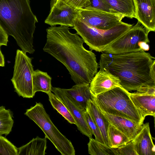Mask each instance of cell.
Returning <instances> with one entry per match:
<instances>
[{
	"label": "cell",
	"instance_id": "9",
	"mask_svg": "<svg viewBox=\"0 0 155 155\" xmlns=\"http://www.w3.org/2000/svg\"><path fill=\"white\" fill-rule=\"evenodd\" d=\"M124 17L119 13L100 11L89 6L80 10L78 16L88 25L103 30L108 29L117 25Z\"/></svg>",
	"mask_w": 155,
	"mask_h": 155
},
{
	"label": "cell",
	"instance_id": "33",
	"mask_svg": "<svg viewBox=\"0 0 155 155\" xmlns=\"http://www.w3.org/2000/svg\"><path fill=\"white\" fill-rule=\"evenodd\" d=\"M139 46L141 49L144 51L149 50L150 46L148 43L145 41H141L139 44Z\"/></svg>",
	"mask_w": 155,
	"mask_h": 155
},
{
	"label": "cell",
	"instance_id": "32",
	"mask_svg": "<svg viewBox=\"0 0 155 155\" xmlns=\"http://www.w3.org/2000/svg\"><path fill=\"white\" fill-rule=\"evenodd\" d=\"M8 35L0 25V45L7 46Z\"/></svg>",
	"mask_w": 155,
	"mask_h": 155
},
{
	"label": "cell",
	"instance_id": "24",
	"mask_svg": "<svg viewBox=\"0 0 155 155\" xmlns=\"http://www.w3.org/2000/svg\"><path fill=\"white\" fill-rule=\"evenodd\" d=\"M46 94L53 107L70 124H75V121L72 115L63 103L51 91Z\"/></svg>",
	"mask_w": 155,
	"mask_h": 155
},
{
	"label": "cell",
	"instance_id": "5",
	"mask_svg": "<svg viewBox=\"0 0 155 155\" xmlns=\"http://www.w3.org/2000/svg\"><path fill=\"white\" fill-rule=\"evenodd\" d=\"M132 26L131 24L122 21L108 29H99L88 25L78 17L72 28L77 31L91 50L102 52L107 47Z\"/></svg>",
	"mask_w": 155,
	"mask_h": 155
},
{
	"label": "cell",
	"instance_id": "16",
	"mask_svg": "<svg viewBox=\"0 0 155 155\" xmlns=\"http://www.w3.org/2000/svg\"><path fill=\"white\" fill-rule=\"evenodd\" d=\"M100 110L110 124L125 134L131 141L139 131L143 125L126 118L110 114Z\"/></svg>",
	"mask_w": 155,
	"mask_h": 155
},
{
	"label": "cell",
	"instance_id": "10",
	"mask_svg": "<svg viewBox=\"0 0 155 155\" xmlns=\"http://www.w3.org/2000/svg\"><path fill=\"white\" fill-rule=\"evenodd\" d=\"M79 11L59 1H56L51 7L49 14L45 22L51 26L60 25L73 27L78 17Z\"/></svg>",
	"mask_w": 155,
	"mask_h": 155
},
{
	"label": "cell",
	"instance_id": "31",
	"mask_svg": "<svg viewBox=\"0 0 155 155\" xmlns=\"http://www.w3.org/2000/svg\"><path fill=\"white\" fill-rule=\"evenodd\" d=\"M136 93L142 94L155 95V86L142 87L138 89Z\"/></svg>",
	"mask_w": 155,
	"mask_h": 155
},
{
	"label": "cell",
	"instance_id": "12",
	"mask_svg": "<svg viewBox=\"0 0 155 155\" xmlns=\"http://www.w3.org/2000/svg\"><path fill=\"white\" fill-rule=\"evenodd\" d=\"M135 17L149 32L155 31V0H134Z\"/></svg>",
	"mask_w": 155,
	"mask_h": 155
},
{
	"label": "cell",
	"instance_id": "17",
	"mask_svg": "<svg viewBox=\"0 0 155 155\" xmlns=\"http://www.w3.org/2000/svg\"><path fill=\"white\" fill-rule=\"evenodd\" d=\"M134 106L145 119L147 116H155V95L129 93Z\"/></svg>",
	"mask_w": 155,
	"mask_h": 155
},
{
	"label": "cell",
	"instance_id": "2",
	"mask_svg": "<svg viewBox=\"0 0 155 155\" xmlns=\"http://www.w3.org/2000/svg\"><path fill=\"white\" fill-rule=\"evenodd\" d=\"M98 64L100 69L117 77L121 87L128 91L155 86V58L142 50L118 54L103 53Z\"/></svg>",
	"mask_w": 155,
	"mask_h": 155
},
{
	"label": "cell",
	"instance_id": "19",
	"mask_svg": "<svg viewBox=\"0 0 155 155\" xmlns=\"http://www.w3.org/2000/svg\"><path fill=\"white\" fill-rule=\"evenodd\" d=\"M47 138L38 136L18 148V155H45L47 149Z\"/></svg>",
	"mask_w": 155,
	"mask_h": 155
},
{
	"label": "cell",
	"instance_id": "18",
	"mask_svg": "<svg viewBox=\"0 0 155 155\" xmlns=\"http://www.w3.org/2000/svg\"><path fill=\"white\" fill-rule=\"evenodd\" d=\"M85 110L100 130L104 144L108 146L107 132L110 124L108 120L92 100L88 101Z\"/></svg>",
	"mask_w": 155,
	"mask_h": 155
},
{
	"label": "cell",
	"instance_id": "27",
	"mask_svg": "<svg viewBox=\"0 0 155 155\" xmlns=\"http://www.w3.org/2000/svg\"><path fill=\"white\" fill-rule=\"evenodd\" d=\"M84 114L88 125L92 134L95 137V139L99 142L104 144L101 131L96 123L86 110L84 112Z\"/></svg>",
	"mask_w": 155,
	"mask_h": 155
},
{
	"label": "cell",
	"instance_id": "15",
	"mask_svg": "<svg viewBox=\"0 0 155 155\" xmlns=\"http://www.w3.org/2000/svg\"><path fill=\"white\" fill-rule=\"evenodd\" d=\"M62 89L78 106L85 110L88 101L92 100L94 97L90 91L89 84L87 83L76 84L71 88Z\"/></svg>",
	"mask_w": 155,
	"mask_h": 155
},
{
	"label": "cell",
	"instance_id": "30",
	"mask_svg": "<svg viewBox=\"0 0 155 155\" xmlns=\"http://www.w3.org/2000/svg\"><path fill=\"white\" fill-rule=\"evenodd\" d=\"M117 155H137L132 141L126 145L117 148Z\"/></svg>",
	"mask_w": 155,
	"mask_h": 155
},
{
	"label": "cell",
	"instance_id": "7",
	"mask_svg": "<svg viewBox=\"0 0 155 155\" xmlns=\"http://www.w3.org/2000/svg\"><path fill=\"white\" fill-rule=\"evenodd\" d=\"M32 58L21 50L16 51L13 75L11 81L15 91L23 98H33L32 75L34 71Z\"/></svg>",
	"mask_w": 155,
	"mask_h": 155
},
{
	"label": "cell",
	"instance_id": "26",
	"mask_svg": "<svg viewBox=\"0 0 155 155\" xmlns=\"http://www.w3.org/2000/svg\"><path fill=\"white\" fill-rule=\"evenodd\" d=\"M18 149L5 137L0 135V155H18Z\"/></svg>",
	"mask_w": 155,
	"mask_h": 155
},
{
	"label": "cell",
	"instance_id": "13",
	"mask_svg": "<svg viewBox=\"0 0 155 155\" xmlns=\"http://www.w3.org/2000/svg\"><path fill=\"white\" fill-rule=\"evenodd\" d=\"M91 92L95 96L117 87H121L119 78L110 73L100 69L89 84Z\"/></svg>",
	"mask_w": 155,
	"mask_h": 155
},
{
	"label": "cell",
	"instance_id": "20",
	"mask_svg": "<svg viewBox=\"0 0 155 155\" xmlns=\"http://www.w3.org/2000/svg\"><path fill=\"white\" fill-rule=\"evenodd\" d=\"M51 77L46 72L37 69L32 75L33 92L35 95L38 91L46 93L51 91Z\"/></svg>",
	"mask_w": 155,
	"mask_h": 155
},
{
	"label": "cell",
	"instance_id": "6",
	"mask_svg": "<svg viewBox=\"0 0 155 155\" xmlns=\"http://www.w3.org/2000/svg\"><path fill=\"white\" fill-rule=\"evenodd\" d=\"M25 114L41 128L45 137L62 155H75V150L71 142L53 124L41 103H36L35 106L26 110Z\"/></svg>",
	"mask_w": 155,
	"mask_h": 155
},
{
	"label": "cell",
	"instance_id": "28",
	"mask_svg": "<svg viewBox=\"0 0 155 155\" xmlns=\"http://www.w3.org/2000/svg\"><path fill=\"white\" fill-rule=\"evenodd\" d=\"M89 6L94 9L106 12L116 13L105 0H89Z\"/></svg>",
	"mask_w": 155,
	"mask_h": 155
},
{
	"label": "cell",
	"instance_id": "29",
	"mask_svg": "<svg viewBox=\"0 0 155 155\" xmlns=\"http://www.w3.org/2000/svg\"><path fill=\"white\" fill-rule=\"evenodd\" d=\"M55 0V2L56 1H59L70 7L79 10L88 6L90 4L89 0Z\"/></svg>",
	"mask_w": 155,
	"mask_h": 155
},
{
	"label": "cell",
	"instance_id": "4",
	"mask_svg": "<svg viewBox=\"0 0 155 155\" xmlns=\"http://www.w3.org/2000/svg\"><path fill=\"white\" fill-rule=\"evenodd\" d=\"M129 93L121 87H117L94 96L92 100L102 111L142 125L144 119L133 103Z\"/></svg>",
	"mask_w": 155,
	"mask_h": 155
},
{
	"label": "cell",
	"instance_id": "1",
	"mask_svg": "<svg viewBox=\"0 0 155 155\" xmlns=\"http://www.w3.org/2000/svg\"><path fill=\"white\" fill-rule=\"evenodd\" d=\"M69 26H51L46 30V43L43 48L67 68L76 84H90L99 66L92 50L83 46V39L72 33Z\"/></svg>",
	"mask_w": 155,
	"mask_h": 155
},
{
	"label": "cell",
	"instance_id": "21",
	"mask_svg": "<svg viewBox=\"0 0 155 155\" xmlns=\"http://www.w3.org/2000/svg\"><path fill=\"white\" fill-rule=\"evenodd\" d=\"M116 13L131 18H135L136 8L134 0H105Z\"/></svg>",
	"mask_w": 155,
	"mask_h": 155
},
{
	"label": "cell",
	"instance_id": "3",
	"mask_svg": "<svg viewBox=\"0 0 155 155\" xmlns=\"http://www.w3.org/2000/svg\"><path fill=\"white\" fill-rule=\"evenodd\" d=\"M37 22L29 0H0V25L25 54L35 51L33 35Z\"/></svg>",
	"mask_w": 155,
	"mask_h": 155
},
{
	"label": "cell",
	"instance_id": "34",
	"mask_svg": "<svg viewBox=\"0 0 155 155\" xmlns=\"http://www.w3.org/2000/svg\"><path fill=\"white\" fill-rule=\"evenodd\" d=\"M1 46L0 45V66L4 67L5 63L4 58L1 50Z\"/></svg>",
	"mask_w": 155,
	"mask_h": 155
},
{
	"label": "cell",
	"instance_id": "23",
	"mask_svg": "<svg viewBox=\"0 0 155 155\" xmlns=\"http://www.w3.org/2000/svg\"><path fill=\"white\" fill-rule=\"evenodd\" d=\"M88 152L91 155H117V148H112L104 143L89 138Z\"/></svg>",
	"mask_w": 155,
	"mask_h": 155
},
{
	"label": "cell",
	"instance_id": "11",
	"mask_svg": "<svg viewBox=\"0 0 155 155\" xmlns=\"http://www.w3.org/2000/svg\"><path fill=\"white\" fill-rule=\"evenodd\" d=\"M51 91L68 108L75 121V124L81 133L89 138L92 137L93 134L84 116L85 110L78 107L75 104L64 94L62 88L52 87Z\"/></svg>",
	"mask_w": 155,
	"mask_h": 155
},
{
	"label": "cell",
	"instance_id": "8",
	"mask_svg": "<svg viewBox=\"0 0 155 155\" xmlns=\"http://www.w3.org/2000/svg\"><path fill=\"white\" fill-rule=\"evenodd\" d=\"M138 21L104 49V53L118 54L141 50L140 43L150 42L148 35L150 32Z\"/></svg>",
	"mask_w": 155,
	"mask_h": 155
},
{
	"label": "cell",
	"instance_id": "25",
	"mask_svg": "<svg viewBox=\"0 0 155 155\" xmlns=\"http://www.w3.org/2000/svg\"><path fill=\"white\" fill-rule=\"evenodd\" d=\"M13 114L9 109L0 106V135H8L12 131L14 123Z\"/></svg>",
	"mask_w": 155,
	"mask_h": 155
},
{
	"label": "cell",
	"instance_id": "22",
	"mask_svg": "<svg viewBox=\"0 0 155 155\" xmlns=\"http://www.w3.org/2000/svg\"><path fill=\"white\" fill-rule=\"evenodd\" d=\"M107 136L108 146L112 148L121 147L131 141L125 134L110 124Z\"/></svg>",
	"mask_w": 155,
	"mask_h": 155
},
{
	"label": "cell",
	"instance_id": "14",
	"mask_svg": "<svg viewBox=\"0 0 155 155\" xmlns=\"http://www.w3.org/2000/svg\"><path fill=\"white\" fill-rule=\"evenodd\" d=\"M137 155H155V147L150 132L148 122L143 124L131 140Z\"/></svg>",
	"mask_w": 155,
	"mask_h": 155
}]
</instances>
